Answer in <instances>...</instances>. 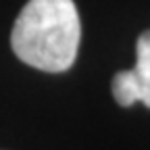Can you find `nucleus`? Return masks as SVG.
<instances>
[{
    "label": "nucleus",
    "mask_w": 150,
    "mask_h": 150,
    "mask_svg": "<svg viewBox=\"0 0 150 150\" xmlns=\"http://www.w3.org/2000/svg\"><path fill=\"white\" fill-rule=\"evenodd\" d=\"M112 96L121 106H134L136 102H142L150 108V86L138 77L134 69L119 71L112 77Z\"/></svg>",
    "instance_id": "f03ea898"
},
{
    "label": "nucleus",
    "mask_w": 150,
    "mask_h": 150,
    "mask_svg": "<svg viewBox=\"0 0 150 150\" xmlns=\"http://www.w3.org/2000/svg\"><path fill=\"white\" fill-rule=\"evenodd\" d=\"M134 71L138 73V77L144 79L150 86V29L144 31L138 38V46H136V67Z\"/></svg>",
    "instance_id": "7ed1b4c3"
},
{
    "label": "nucleus",
    "mask_w": 150,
    "mask_h": 150,
    "mask_svg": "<svg viewBox=\"0 0 150 150\" xmlns=\"http://www.w3.org/2000/svg\"><path fill=\"white\" fill-rule=\"evenodd\" d=\"M81 21L73 0H29L21 8L11 33V46L25 65L61 73L79 50Z\"/></svg>",
    "instance_id": "f257e3e1"
}]
</instances>
